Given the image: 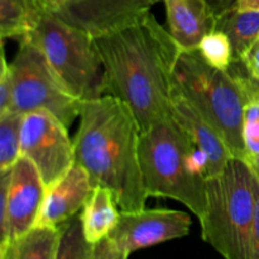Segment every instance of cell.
<instances>
[{"label":"cell","mask_w":259,"mask_h":259,"mask_svg":"<svg viewBox=\"0 0 259 259\" xmlns=\"http://www.w3.org/2000/svg\"><path fill=\"white\" fill-rule=\"evenodd\" d=\"M105 73V95L123 101L146 131L172 115L179 46L152 13L94 38Z\"/></svg>","instance_id":"cell-1"},{"label":"cell","mask_w":259,"mask_h":259,"mask_svg":"<svg viewBox=\"0 0 259 259\" xmlns=\"http://www.w3.org/2000/svg\"><path fill=\"white\" fill-rule=\"evenodd\" d=\"M139 129L131 109L111 95L81 103L73 137L75 162L88 171L94 187L113 192L119 209H144L147 194L139 164Z\"/></svg>","instance_id":"cell-2"},{"label":"cell","mask_w":259,"mask_h":259,"mask_svg":"<svg viewBox=\"0 0 259 259\" xmlns=\"http://www.w3.org/2000/svg\"><path fill=\"white\" fill-rule=\"evenodd\" d=\"M139 164L147 196L184 204L199 219L206 206V163L174 116L139 134Z\"/></svg>","instance_id":"cell-3"},{"label":"cell","mask_w":259,"mask_h":259,"mask_svg":"<svg viewBox=\"0 0 259 259\" xmlns=\"http://www.w3.org/2000/svg\"><path fill=\"white\" fill-rule=\"evenodd\" d=\"M247 70L235 61L229 70H218L197 50L180 51L174 70L175 82L202 115L222 134L237 158H247L243 138Z\"/></svg>","instance_id":"cell-4"},{"label":"cell","mask_w":259,"mask_h":259,"mask_svg":"<svg viewBox=\"0 0 259 259\" xmlns=\"http://www.w3.org/2000/svg\"><path fill=\"white\" fill-rule=\"evenodd\" d=\"M254 212V174L245 159L234 157L207 179L206 206L199 218L202 239L224 259H250Z\"/></svg>","instance_id":"cell-5"},{"label":"cell","mask_w":259,"mask_h":259,"mask_svg":"<svg viewBox=\"0 0 259 259\" xmlns=\"http://www.w3.org/2000/svg\"><path fill=\"white\" fill-rule=\"evenodd\" d=\"M27 39L42 51L53 72L73 98L86 101L105 95L104 66L94 37L89 33L48 12Z\"/></svg>","instance_id":"cell-6"},{"label":"cell","mask_w":259,"mask_h":259,"mask_svg":"<svg viewBox=\"0 0 259 259\" xmlns=\"http://www.w3.org/2000/svg\"><path fill=\"white\" fill-rule=\"evenodd\" d=\"M10 111H47L70 128L80 115L82 101L73 98L51 68L42 51L29 39L20 40L12 62Z\"/></svg>","instance_id":"cell-7"},{"label":"cell","mask_w":259,"mask_h":259,"mask_svg":"<svg viewBox=\"0 0 259 259\" xmlns=\"http://www.w3.org/2000/svg\"><path fill=\"white\" fill-rule=\"evenodd\" d=\"M45 195L39 172L25 157L0 172V253L37 225Z\"/></svg>","instance_id":"cell-8"},{"label":"cell","mask_w":259,"mask_h":259,"mask_svg":"<svg viewBox=\"0 0 259 259\" xmlns=\"http://www.w3.org/2000/svg\"><path fill=\"white\" fill-rule=\"evenodd\" d=\"M20 154L34 164L46 189L58 181L75 163V147L68 128L47 111H33L24 115Z\"/></svg>","instance_id":"cell-9"},{"label":"cell","mask_w":259,"mask_h":259,"mask_svg":"<svg viewBox=\"0 0 259 259\" xmlns=\"http://www.w3.org/2000/svg\"><path fill=\"white\" fill-rule=\"evenodd\" d=\"M192 220L187 212L171 209L120 210L118 225L109 235L128 254L139 249L186 237Z\"/></svg>","instance_id":"cell-10"},{"label":"cell","mask_w":259,"mask_h":259,"mask_svg":"<svg viewBox=\"0 0 259 259\" xmlns=\"http://www.w3.org/2000/svg\"><path fill=\"white\" fill-rule=\"evenodd\" d=\"M159 2L162 0H66L53 13L95 38L142 19Z\"/></svg>","instance_id":"cell-11"},{"label":"cell","mask_w":259,"mask_h":259,"mask_svg":"<svg viewBox=\"0 0 259 259\" xmlns=\"http://www.w3.org/2000/svg\"><path fill=\"white\" fill-rule=\"evenodd\" d=\"M172 116L206 163L207 179L217 176L234 158L222 134L201 114L175 82L171 98Z\"/></svg>","instance_id":"cell-12"},{"label":"cell","mask_w":259,"mask_h":259,"mask_svg":"<svg viewBox=\"0 0 259 259\" xmlns=\"http://www.w3.org/2000/svg\"><path fill=\"white\" fill-rule=\"evenodd\" d=\"M93 190L88 171L75 162L58 181L46 189L37 225L60 228L80 214Z\"/></svg>","instance_id":"cell-13"},{"label":"cell","mask_w":259,"mask_h":259,"mask_svg":"<svg viewBox=\"0 0 259 259\" xmlns=\"http://www.w3.org/2000/svg\"><path fill=\"white\" fill-rule=\"evenodd\" d=\"M167 30L181 51L197 50L217 28V14L206 0H162Z\"/></svg>","instance_id":"cell-14"},{"label":"cell","mask_w":259,"mask_h":259,"mask_svg":"<svg viewBox=\"0 0 259 259\" xmlns=\"http://www.w3.org/2000/svg\"><path fill=\"white\" fill-rule=\"evenodd\" d=\"M83 234L91 244L109 238L120 218V209L113 192L103 186L94 187L80 212Z\"/></svg>","instance_id":"cell-15"},{"label":"cell","mask_w":259,"mask_h":259,"mask_svg":"<svg viewBox=\"0 0 259 259\" xmlns=\"http://www.w3.org/2000/svg\"><path fill=\"white\" fill-rule=\"evenodd\" d=\"M48 12L46 0H0V37L27 39Z\"/></svg>","instance_id":"cell-16"},{"label":"cell","mask_w":259,"mask_h":259,"mask_svg":"<svg viewBox=\"0 0 259 259\" xmlns=\"http://www.w3.org/2000/svg\"><path fill=\"white\" fill-rule=\"evenodd\" d=\"M217 29L229 37L235 61L259 38V10H239L235 7L217 15Z\"/></svg>","instance_id":"cell-17"},{"label":"cell","mask_w":259,"mask_h":259,"mask_svg":"<svg viewBox=\"0 0 259 259\" xmlns=\"http://www.w3.org/2000/svg\"><path fill=\"white\" fill-rule=\"evenodd\" d=\"M60 228L37 225L17 240V259H53L60 239Z\"/></svg>","instance_id":"cell-18"},{"label":"cell","mask_w":259,"mask_h":259,"mask_svg":"<svg viewBox=\"0 0 259 259\" xmlns=\"http://www.w3.org/2000/svg\"><path fill=\"white\" fill-rule=\"evenodd\" d=\"M24 115L8 111L0 115V172L8 171L22 157V126Z\"/></svg>","instance_id":"cell-19"},{"label":"cell","mask_w":259,"mask_h":259,"mask_svg":"<svg viewBox=\"0 0 259 259\" xmlns=\"http://www.w3.org/2000/svg\"><path fill=\"white\" fill-rule=\"evenodd\" d=\"M60 239L53 259H90L94 244L83 234L80 214L60 227Z\"/></svg>","instance_id":"cell-20"},{"label":"cell","mask_w":259,"mask_h":259,"mask_svg":"<svg viewBox=\"0 0 259 259\" xmlns=\"http://www.w3.org/2000/svg\"><path fill=\"white\" fill-rule=\"evenodd\" d=\"M245 104L243 116V138L247 157L259 154V82L247 73L244 80Z\"/></svg>","instance_id":"cell-21"},{"label":"cell","mask_w":259,"mask_h":259,"mask_svg":"<svg viewBox=\"0 0 259 259\" xmlns=\"http://www.w3.org/2000/svg\"><path fill=\"white\" fill-rule=\"evenodd\" d=\"M197 51L210 66L218 70H229L235 62L234 51L229 37L217 28L201 40Z\"/></svg>","instance_id":"cell-22"},{"label":"cell","mask_w":259,"mask_h":259,"mask_svg":"<svg viewBox=\"0 0 259 259\" xmlns=\"http://www.w3.org/2000/svg\"><path fill=\"white\" fill-rule=\"evenodd\" d=\"M13 95L12 72L9 62L5 57L4 50L2 52V68H0V115L10 111Z\"/></svg>","instance_id":"cell-23"},{"label":"cell","mask_w":259,"mask_h":259,"mask_svg":"<svg viewBox=\"0 0 259 259\" xmlns=\"http://www.w3.org/2000/svg\"><path fill=\"white\" fill-rule=\"evenodd\" d=\"M131 254L121 250L110 238L94 244L93 254L90 259H128Z\"/></svg>","instance_id":"cell-24"},{"label":"cell","mask_w":259,"mask_h":259,"mask_svg":"<svg viewBox=\"0 0 259 259\" xmlns=\"http://www.w3.org/2000/svg\"><path fill=\"white\" fill-rule=\"evenodd\" d=\"M240 62L250 77L259 82V38L248 48L247 52L240 58Z\"/></svg>","instance_id":"cell-25"},{"label":"cell","mask_w":259,"mask_h":259,"mask_svg":"<svg viewBox=\"0 0 259 259\" xmlns=\"http://www.w3.org/2000/svg\"><path fill=\"white\" fill-rule=\"evenodd\" d=\"M254 174V172H253ZM255 191V212L253 223L252 240H250V259H259V179L254 174Z\"/></svg>","instance_id":"cell-26"},{"label":"cell","mask_w":259,"mask_h":259,"mask_svg":"<svg viewBox=\"0 0 259 259\" xmlns=\"http://www.w3.org/2000/svg\"><path fill=\"white\" fill-rule=\"evenodd\" d=\"M206 2L209 3L210 7L212 8L217 15L227 12V10L235 7V4H237V0H206Z\"/></svg>","instance_id":"cell-27"},{"label":"cell","mask_w":259,"mask_h":259,"mask_svg":"<svg viewBox=\"0 0 259 259\" xmlns=\"http://www.w3.org/2000/svg\"><path fill=\"white\" fill-rule=\"evenodd\" d=\"M235 8L239 10H259V0H237Z\"/></svg>","instance_id":"cell-28"},{"label":"cell","mask_w":259,"mask_h":259,"mask_svg":"<svg viewBox=\"0 0 259 259\" xmlns=\"http://www.w3.org/2000/svg\"><path fill=\"white\" fill-rule=\"evenodd\" d=\"M0 259H17V243H12L9 247L0 253Z\"/></svg>","instance_id":"cell-29"},{"label":"cell","mask_w":259,"mask_h":259,"mask_svg":"<svg viewBox=\"0 0 259 259\" xmlns=\"http://www.w3.org/2000/svg\"><path fill=\"white\" fill-rule=\"evenodd\" d=\"M245 161L249 163V166L252 167L253 172L255 174V176L259 179V154L258 156H249L245 158Z\"/></svg>","instance_id":"cell-30"},{"label":"cell","mask_w":259,"mask_h":259,"mask_svg":"<svg viewBox=\"0 0 259 259\" xmlns=\"http://www.w3.org/2000/svg\"><path fill=\"white\" fill-rule=\"evenodd\" d=\"M46 2L48 3V5H50L51 9H52V12H53V10L58 7V5L62 4V3H65L66 0H46Z\"/></svg>","instance_id":"cell-31"}]
</instances>
